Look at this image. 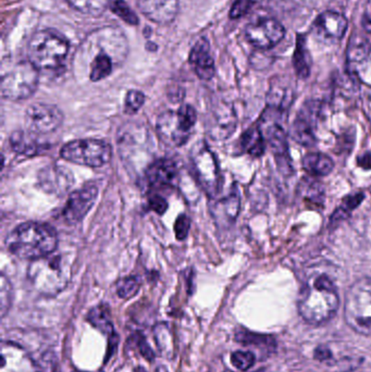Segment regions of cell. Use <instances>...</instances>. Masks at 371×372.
I'll list each match as a JSON object with an SVG mask.
<instances>
[{
    "instance_id": "obj_23",
    "label": "cell",
    "mask_w": 371,
    "mask_h": 372,
    "mask_svg": "<svg viewBox=\"0 0 371 372\" xmlns=\"http://www.w3.org/2000/svg\"><path fill=\"white\" fill-rule=\"evenodd\" d=\"M10 145L15 153L23 156H35L45 145L38 140L34 133L30 131H15L10 138Z\"/></svg>"
},
{
    "instance_id": "obj_34",
    "label": "cell",
    "mask_w": 371,
    "mask_h": 372,
    "mask_svg": "<svg viewBox=\"0 0 371 372\" xmlns=\"http://www.w3.org/2000/svg\"><path fill=\"white\" fill-rule=\"evenodd\" d=\"M255 362H256V356L254 353L248 352V350H237V352L232 353V365L239 371H247L251 369L254 366Z\"/></svg>"
},
{
    "instance_id": "obj_24",
    "label": "cell",
    "mask_w": 371,
    "mask_h": 372,
    "mask_svg": "<svg viewBox=\"0 0 371 372\" xmlns=\"http://www.w3.org/2000/svg\"><path fill=\"white\" fill-rule=\"evenodd\" d=\"M88 321L102 334L107 335L110 341L117 343L118 337L116 334L115 327L112 323L111 315H110L109 307L107 305L100 304L90 309L88 315Z\"/></svg>"
},
{
    "instance_id": "obj_7",
    "label": "cell",
    "mask_w": 371,
    "mask_h": 372,
    "mask_svg": "<svg viewBox=\"0 0 371 372\" xmlns=\"http://www.w3.org/2000/svg\"><path fill=\"white\" fill-rule=\"evenodd\" d=\"M196 120L197 113L192 106L183 105L177 110H168L158 117L156 122L158 136L171 147L183 146L191 138Z\"/></svg>"
},
{
    "instance_id": "obj_4",
    "label": "cell",
    "mask_w": 371,
    "mask_h": 372,
    "mask_svg": "<svg viewBox=\"0 0 371 372\" xmlns=\"http://www.w3.org/2000/svg\"><path fill=\"white\" fill-rule=\"evenodd\" d=\"M28 280L36 292L44 296H55L70 283L72 265L69 256L53 252L45 257L33 260L29 266Z\"/></svg>"
},
{
    "instance_id": "obj_3",
    "label": "cell",
    "mask_w": 371,
    "mask_h": 372,
    "mask_svg": "<svg viewBox=\"0 0 371 372\" xmlns=\"http://www.w3.org/2000/svg\"><path fill=\"white\" fill-rule=\"evenodd\" d=\"M86 43L98 50L97 55L93 58L90 63V79L93 82L108 78L113 70L115 63L123 61L129 50L123 31L112 26L90 33L86 38Z\"/></svg>"
},
{
    "instance_id": "obj_19",
    "label": "cell",
    "mask_w": 371,
    "mask_h": 372,
    "mask_svg": "<svg viewBox=\"0 0 371 372\" xmlns=\"http://www.w3.org/2000/svg\"><path fill=\"white\" fill-rule=\"evenodd\" d=\"M146 179L152 188L172 186L177 180V165L172 160H156L148 168Z\"/></svg>"
},
{
    "instance_id": "obj_21",
    "label": "cell",
    "mask_w": 371,
    "mask_h": 372,
    "mask_svg": "<svg viewBox=\"0 0 371 372\" xmlns=\"http://www.w3.org/2000/svg\"><path fill=\"white\" fill-rule=\"evenodd\" d=\"M40 183L46 192L63 194L71 188L73 177L71 172L65 170V168L50 165L40 173Z\"/></svg>"
},
{
    "instance_id": "obj_44",
    "label": "cell",
    "mask_w": 371,
    "mask_h": 372,
    "mask_svg": "<svg viewBox=\"0 0 371 372\" xmlns=\"http://www.w3.org/2000/svg\"><path fill=\"white\" fill-rule=\"evenodd\" d=\"M156 372H168V370L166 369L165 367L160 366V367H158L157 369H156Z\"/></svg>"
},
{
    "instance_id": "obj_27",
    "label": "cell",
    "mask_w": 371,
    "mask_h": 372,
    "mask_svg": "<svg viewBox=\"0 0 371 372\" xmlns=\"http://www.w3.org/2000/svg\"><path fill=\"white\" fill-rule=\"evenodd\" d=\"M239 143L244 152L254 157H260L266 149V140L258 125L255 128L249 129L242 135Z\"/></svg>"
},
{
    "instance_id": "obj_17",
    "label": "cell",
    "mask_w": 371,
    "mask_h": 372,
    "mask_svg": "<svg viewBox=\"0 0 371 372\" xmlns=\"http://www.w3.org/2000/svg\"><path fill=\"white\" fill-rule=\"evenodd\" d=\"M189 60L200 80L210 81L214 78L216 72L214 61L210 55V42L206 38H202L197 40L189 53Z\"/></svg>"
},
{
    "instance_id": "obj_37",
    "label": "cell",
    "mask_w": 371,
    "mask_h": 372,
    "mask_svg": "<svg viewBox=\"0 0 371 372\" xmlns=\"http://www.w3.org/2000/svg\"><path fill=\"white\" fill-rule=\"evenodd\" d=\"M364 200V195L363 194H356V195L347 196L345 200H343L341 207L336 210L333 217H336V220L345 218V216L349 215V211L355 209L357 206L361 205V202Z\"/></svg>"
},
{
    "instance_id": "obj_12",
    "label": "cell",
    "mask_w": 371,
    "mask_h": 372,
    "mask_svg": "<svg viewBox=\"0 0 371 372\" xmlns=\"http://www.w3.org/2000/svg\"><path fill=\"white\" fill-rule=\"evenodd\" d=\"M285 35L283 25L276 19H260L249 23L245 29V38L257 49L267 50L274 47Z\"/></svg>"
},
{
    "instance_id": "obj_31",
    "label": "cell",
    "mask_w": 371,
    "mask_h": 372,
    "mask_svg": "<svg viewBox=\"0 0 371 372\" xmlns=\"http://www.w3.org/2000/svg\"><path fill=\"white\" fill-rule=\"evenodd\" d=\"M141 289V280L135 275L123 277L116 285L118 296L123 300H130L134 298Z\"/></svg>"
},
{
    "instance_id": "obj_16",
    "label": "cell",
    "mask_w": 371,
    "mask_h": 372,
    "mask_svg": "<svg viewBox=\"0 0 371 372\" xmlns=\"http://www.w3.org/2000/svg\"><path fill=\"white\" fill-rule=\"evenodd\" d=\"M237 128V117L232 108L222 107L210 113L207 120V132L214 140H224L231 136Z\"/></svg>"
},
{
    "instance_id": "obj_25",
    "label": "cell",
    "mask_w": 371,
    "mask_h": 372,
    "mask_svg": "<svg viewBox=\"0 0 371 372\" xmlns=\"http://www.w3.org/2000/svg\"><path fill=\"white\" fill-rule=\"evenodd\" d=\"M293 65L299 78H308L310 74V67H312V57L306 46V36L303 34L297 35V48L293 56Z\"/></svg>"
},
{
    "instance_id": "obj_8",
    "label": "cell",
    "mask_w": 371,
    "mask_h": 372,
    "mask_svg": "<svg viewBox=\"0 0 371 372\" xmlns=\"http://www.w3.org/2000/svg\"><path fill=\"white\" fill-rule=\"evenodd\" d=\"M38 67L29 60L21 61L1 75V96L13 102L28 99L38 90Z\"/></svg>"
},
{
    "instance_id": "obj_43",
    "label": "cell",
    "mask_w": 371,
    "mask_h": 372,
    "mask_svg": "<svg viewBox=\"0 0 371 372\" xmlns=\"http://www.w3.org/2000/svg\"><path fill=\"white\" fill-rule=\"evenodd\" d=\"M358 165L365 170L371 169V154H365L364 156L358 158Z\"/></svg>"
},
{
    "instance_id": "obj_40",
    "label": "cell",
    "mask_w": 371,
    "mask_h": 372,
    "mask_svg": "<svg viewBox=\"0 0 371 372\" xmlns=\"http://www.w3.org/2000/svg\"><path fill=\"white\" fill-rule=\"evenodd\" d=\"M134 339L135 345H136V348L140 350L143 357H144L145 359L152 362L155 358V353L154 350L150 348V345L146 342V340H145L144 335L141 334V333H137V334L135 335Z\"/></svg>"
},
{
    "instance_id": "obj_36",
    "label": "cell",
    "mask_w": 371,
    "mask_h": 372,
    "mask_svg": "<svg viewBox=\"0 0 371 372\" xmlns=\"http://www.w3.org/2000/svg\"><path fill=\"white\" fill-rule=\"evenodd\" d=\"M34 360L36 368L38 372H59V367H58L57 357L55 354L52 352H46L40 356L38 359Z\"/></svg>"
},
{
    "instance_id": "obj_39",
    "label": "cell",
    "mask_w": 371,
    "mask_h": 372,
    "mask_svg": "<svg viewBox=\"0 0 371 372\" xmlns=\"http://www.w3.org/2000/svg\"><path fill=\"white\" fill-rule=\"evenodd\" d=\"M254 6V0H235L230 10V18L239 19L251 11Z\"/></svg>"
},
{
    "instance_id": "obj_20",
    "label": "cell",
    "mask_w": 371,
    "mask_h": 372,
    "mask_svg": "<svg viewBox=\"0 0 371 372\" xmlns=\"http://www.w3.org/2000/svg\"><path fill=\"white\" fill-rule=\"evenodd\" d=\"M239 207H241V200L239 192L235 188L229 195L214 202L210 208V211L220 227H229L237 220Z\"/></svg>"
},
{
    "instance_id": "obj_11",
    "label": "cell",
    "mask_w": 371,
    "mask_h": 372,
    "mask_svg": "<svg viewBox=\"0 0 371 372\" xmlns=\"http://www.w3.org/2000/svg\"><path fill=\"white\" fill-rule=\"evenodd\" d=\"M63 115L57 106L33 104L25 113V125L34 134H50L63 125Z\"/></svg>"
},
{
    "instance_id": "obj_45",
    "label": "cell",
    "mask_w": 371,
    "mask_h": 372,
    "mask_svg": "<svg viewBox=\"0 0 371 372\" xmlns=\"http://www.w3.org/2000/svg\"><path fill=\"white\" fill-rule=\"evenodd\" d=\"M224 372H232V371H230V370H227V371H224ZM257 372H262V371H257Z\"/></svg>"
},
{
    "instance_id": "obj_28",
    "label": "cell",
    "mask_w": 371,
    "mask_h": 372,
    "mask_svg": "<svg viewBox=\"0 0 371 372\" xmlns=\"http://www.w3.org/2000/svg\"><path fill=\"white\" fill-rule=\"evenodd\" d=\"M73 9L90 17H100L115 0H65Z\"/></svg>"
},
{
    "instance_id": "obj_29",
    "label": "cell",
    "mask_w": 371,
    "mask_h": 372,
    "mask_svg": "<svg viewBox=\"0 0 371 372\" xmlns=\"http://www.w3.org/2000/svg\"><path fill=\"white\" fill-rule=\"evenodd\" d=\"M235 340L244 345H254L260 350H274L276 348V342L274 339L267 335L257 334V333L249 332L247 330H239L235 333Z\"/></svg>"
},
{
    "instance_id": "obj_13",
    "label": "cell",
    "mask_w": 371,
    "mask_h": 372,
    "mask_svg": "<svg viewBox=\"0 0 371 372\" xmlns=\"http://www.w3.org/2000/svg\"><path fill=\"white\" fill-rule=\"evenodd\" d=\"M319 110V103L314 100L307 102L299 110V115L292 125L291 135L292 138L301 145H314L316 140L315 128L318 120Z\"/></svg>"
},
{
    "instance_id": "obj_18",
    "label": "cell",
    "mask_w": 371,
    "mask_h": 372,
    "mask_svg": "<svg viewBox=\"0 0 371 372\" xmlns=\"http://www.w3.org/2000/svg\"><path fill=\"white\" fill-rule=\"evenodd\" d=\"M349 22L343 15L334 11H324L314 23L317 34L326 40H339L347 32Z\"/></svg>"
},
{
    "instance_id": "obj_14",
    "label": "cell",
    "mask_w": 371,
    "mask_h": 372,
    "mask_svg": "<svg viewBox=\"0 0 371 372\" xmlns=\"http://www.w3.org/2000/svg\"><path fill=\"white\" fill-rule=\"evenodd\" d=\"M96 185H85L80 190L71 193L67 205L63 208V217L68 223H80L88 215L97 200Z\"/></svg>"
},
{
    "instance_id": "obj_33",
    "label": "cell",
    "mask_w": 371,
    "mask_h": 372,
    "mask_svg": "<svg viewBox=\"0 0 371 372\" xmlns=\"http://www.w3.org/2000/svg\"><path fill=\"white\" fill-rule=\"evenodd\" d=\"M110 9H111L112 13L117 15L120 19H123L127 24L135 26L140 23L137 15H135L134 11L131 10V8L125 3V0H115L110 6Z\"/></svg>"
},
{
    "instance_id": "obj_2",
    "label": "cell",
    "mask_w": 371,
    "mask_h": 372,
    "mask_svg": "<svg viewBox=\"0 0 371 372\" xmlns=\"http://www.w3.org/2000/svg\"><path fill=\"white\" fill-rule=\"evenodd\" d=\"M6 246L15 257L33 261L56 252L57 233L46 223H22L8 234Z\"/></svg>"
},
{
    "instance_id": "obj_35",
    "label": "cell",
    "mask_w": 371,
    "mask_h": 372,
    "mask_svg": "<svg viewBox=\"0 0 371 372\" xmlns=\"http://www.w3.org/2000/svg\"><path fill=\"white\" fill-rule=\"evenodd\" d=\"M145 103V95L140 90H129L125 100V111L127 115H134Z\"/></svg>"
},
{
    "instance_id": "obj_1",
    "label": "cell",
    "mask_w": 371,
    "mask_h": 372,
    "mask_svg": "<svg viewBox=\"0 0 371 372\" xmlns=\"http://www.w3.org/2000/svg\"><path fill=\"white\" fill-rule=\"evenodd\" d=\"M339 305L336 285L328 275L322 273L308 277L299 293V315L313 325L329 321L336 315Z\"/></svg>"
},
{
    "instance_id": "obj_15",
    "label": "cell",
    "mask_w": 371,
    "mask_h": 372,
    "mask_svg": "<svg viewBox=\"0 0 371 372\" xmlns=\"http://www.w3.org/2000/svg\"><path fill=\"white\" fill-rule=\"evenodd\" d=\"M140 11L148 20L160 25H169L177 19L179 0H137Z\"/></svg>"
},
{
    "instance_id": "obj_38",
    "label": "cell",
    "mask_w": 371,
    "mask_h": 372,
    "mask_svg": "<svg viewBox=\"0 0 371 372\" xmlns=\"http://www.w3.org/2000/svg\"><path fill=\"white\" fill-rule=\"evenodd\" d=\"M3 362H7L8 365L13 368V372H38V368H36L35 364H34V360H33L32 358H30L29 362H26L24 366L18 365V364H15V366H13V362H11L9 356H8L5 352H3ZM1 372L13 371H11L7 366L1 365Z\"/></svg>"
},
{
    "instance_id": "obj_41",
    "label": "cell",
    "mask_w": 371,
    "mask_h": 372,
    "mask_svg": "<svg viewBox=\"0 0 371 372\" xmlns=\"http://www.w3.org/2000/svg\"><path fill=\"white\" fill-rule=\"evenodd\" d=\"M189 227H191V221L189 217L185 215L180 216L175 221V230L177 240H184L189 234Z\"/></svg>"
},
{
    "instance_id": "obj_22",
    "label": "cell",
    "mask_w": 371,
    "mask_h": 372,
    "mask_svg": "<svg viewBox=\"0 0 371 372\" xmlns=\"http://www.w3.org/2000/svg\"><path fill=\"white\" fill-rule=\"evenodd\" d=\"M371 50V22L364 23L361 30L354 33L347 47V61L357 65L366 60Z\"/></svg>"
},
{
    "instance_id": "obj_6",
    "label": "cell",
    "mask_w": 371,
    "mask_h": 372,
    "mask_svg": "<svg viewBox=\"0 0 371 372\" xmlns=\"http://www.w3.org/2000/svg\"><path fill=\"white\" fill-rule=\"evenodd\" d=\"M344 318L355 332L371 337V280L368 277L359 279L349 287Z\"/></svg>"
},
{
    "instance_id": "obj_10",
    "label": "cell",
    "mask_w": 371,
    "mask_h": 372,
    "mask_svg": "<svg viewBox=\"0 0 371 372\" xmlns=\"http://www.w3.org/2000/svg\"><path fill=\"white\" fill-rule=\"evenodd\" d=\"M193 169L197 180L210 196L219 194L221 177L217 159L205 142H198L191 153Z\"/></svg>"
},
{
    "instance_id": "obj_9",
    "label": "cell",
    "mask_w": 371,
    "mask_h": 372,
    "mask_svg": "<svg viewBox=\"0 0 371 372\" xmlns=\"http://www.w3.org/2000/svg\"><path fill=\"white\" fill-rule=\"evenodd\" d=\"M60 156L69 163L90 168H100L109 163L112 148L105 140H77L65 144Z\"/></svg>"
},
{
    "instance_id": "obj_42",
    "label": "cell",
    "mask_w": 371,
    "mask_h": 372,
    "mask_svg": "<svg viewBox=\"0 0 371 372\" xmlns=\"http://www.w3.org/2000/svg\"><path fill=\"white\" fill-rule=\"evenodd\" d=\"M150 208L156 213L162 215L166 213V210L168 209V202L165 198L161 196L155 195L150 198Z\"/></svg>"
},
{
    "instance_id": "obj_5",
    "label": "cell",
    "mask_w": 371,
    "mask_h": 372,
    "mask_svg": "<svg viewBox=\"0 0 371 372\" xmlns=\"http://www.w3.org/2000/svg\"><path fill=\"white\" fill-rule=\"evenodd\" d=\"M70 44L65 36L54 30L35 33L28 45V60L38 70H59L65 65Z\"/></svg>"
},
{
    "instance_id": "obj_26",
    "label": "cell",
    "mask_w": 371,
    "mask_h": 372,
    "mask_svg": "<svg viewBox=\"0 0 371 372\" xmlns=\"http://www.w3.org/2000/svg\"><path fill=\"white\" fill-rule=\"evenodd\" d=\"M304 170L313 177H326L333 170L334 163L329 156L322 153L307 154L303 159Z\"/></svg>"
},
{
    "instance_id": "obj_32",
    "label": "cell",
    "mask_w": 371,
    "mask_h": 372,
    "mask_svg": "<svg viewBox=\"0 0 371 372\" xmlns=\"http://www.w3.org/2000/svg\"><path fill=\"white\" fill-rule=\"evenodd\" d=\"M13 285L3 273L1 280H0V312H1V318L7 315V312H9L11 305H13Z\"/></svg>"
},
{
    "instance_id": "obj_30",
    "label": "cell",
    "mask_w": 371,
    "mask_h": 372,
    "mask_svg": "<svg viewBox=\"0 0 371 372\" xmlns=\"http://www.w3.org/2000/svg\"><path fill=\"white\" fill-rule=\"evenodd\" d=\"M155 342L164 357L171 358L173 355V341L170 329L165 323H159L154 329Z\"/></svg>"
}]
</instances>
